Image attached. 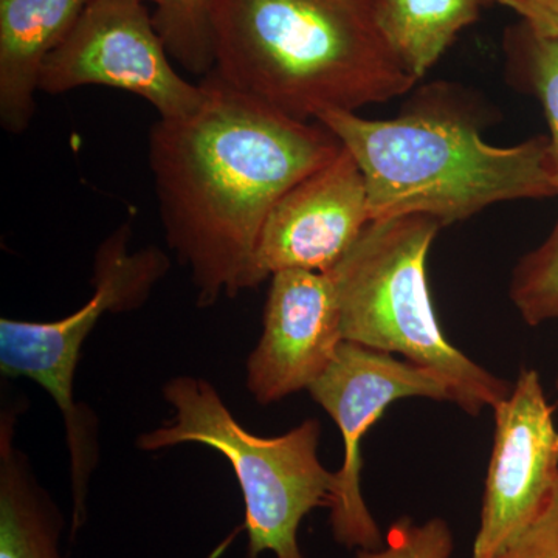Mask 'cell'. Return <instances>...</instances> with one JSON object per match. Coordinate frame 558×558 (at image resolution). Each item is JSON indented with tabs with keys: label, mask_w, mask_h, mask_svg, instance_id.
Masks as SVG:
<instances>
[{
	"label": "cell",
	"mask_w": 558,
	"mask_h": 558,
	"mask_svg": "<svg viewBox=\"0 0 558 558\" xmlns=\"http://www.w3.org/2000/svg\"><path fill=\"white\" fill-rule=\"evenodd\" d=\"M204 101L149 134V167L168 245L191 271L197 306L259 288L255 258L271 208L343 146L209 72Z\"/></svg>",
	"instance_id": "cell-1"
},
{
	"label": "cell",
	"mask_w": 558,
	"mask_h": 558,
	"mask_svg": "<svg viewBox=\"0 0 558 558\" xmlns=\"http://www.w3.org/2000/svg\"><path fill=\"white\" fill-rule=\"evenodd\" d=\"M211 72L303 121L355 112L417 83L384 39L374 0H215Z\"/></svg>",
	"instance_id": "cell-2"
},
{
	"label": "cell",
	"mask_w": 558,
	"mask_h": 558,
	"mask_svg": "<svg viewBox=\"0 0 558 558\" xmlns=\"http://www.w3.org/2000/svg\"><path fill=\"white\" fill-rule=\"evenodd\" d=\"M357 161L371 220L428 216L461 222L501 202L558 194L549 137L494 146L475 121L442 106H414L396 119L326 110L317 117Z\"/></svg>",
	"instance_id": "cell-3"
},
{
	"label": "cell",
	"mask_w": 558,
	"mask_h": 558,
	"mask_svg": "<svg viewBox=\"0 0 558 558\" xmlns=\"http://www.w3.org/2000/svg\"><path fill=\"white\" fill-rule=\"evenodd\" d=\"M442 226L428 216L371 220L328 271L344 341L400 355L449 385L470 416L494 410L510 381L473 362L440 328L427 281V258Z\"/></svg>",
	"instance_id": "cell-4"
},
{
	"label": "cell",
	"mask_w": 558,
	"mask_h": 558,
	"mask_svg": "<svg viewBox=\"0 0 558 558\" xmlns=\"http://www.w3.org/2000/svg\"><path fill=\"white\" fill-rule=\"evenodd\" d=\"M174 416L143 433L137 449L157 451L201 444L230 462L244 498L247 557L306 558L299 543L303 520L328 508L336 472L319 461L322 424L306 418L284 435H253L234 418L218 389L208 380L179 376L163 385Z\"/></svg>",
	"instance_id": "cell-5"
},
{
	"label": "cell",
	"mask_w": 558,
	"mask_h": 558,
	"mask_svg": "<svg viewBox=\"0 0 558 558\" xmlns=\"http://www.w3.org/2000/svg\"><path fill=\"white\" fill-rule=\"evenodd\" d=\"M131 238L130 223H123L101 242L92 270L94 293L78 311L57 322L0 319V373L7 379L25 377L38 384L49 392L64 418L72 538L86 524L90 478L100 459L97 418L73 395L81 351L105 315L140 310L171 266L163 250L131 252Z\"/></svg>",
	"instance_id": "cell-6"
},
{
	"label": "cell",
	"mask_w": 558,
	"mask_h": 558,
	"mask_svg": "<svg viewBox=\"0 0 558 558\" xmlns=\"http://www.w3.org/2000/svg\"><path fill=\"white\" fill-rule=\"evenodd\" d=\"M307 391L336 422L343 438V464L328 505L332 537L347 549L384 548L387 535L362 494V440L389 405L402 399L453 403L449 385L432 371L362 344L343 341Z\"/></svg>",
	"instance_id": "cell-7"
},
{
	"label": "cell",
	"mask_w": 558,
	"mask_h": 558,
	"mask_svg": "<svg viewBox=\"0 0 558 558\" xmlns=\"http://www.w3.org/2000/svg\"><path fill=\"white\" fill-rule=\"evenodd\" d=\"M102 86L137 95L174 120L196 112L204 87L172 68L143 0H92L68 39L47 58L39 92L65 94Z\"/></svg>",
	"instance_id": "cell-8"
},
{
	"label": "cell",
	"mask_w": 558,
	"mask_h": 558,
	"mask_svg": "<svg viewBox=\"0 0 558 558\" xmlns=\"http://www.w3.org/2000/svg\"><path fill=\"white\" fill-rule=\"evenodd\" d=\"M480 527L472 558H495L546 509L558 486V428L535 369H521L494 409Z\"/></svg>",
	"instance_id": "cell-9"
},
{
	"label": "cell",
	"mask_w": 558,
	"mask_h": 558,
	"mask_svg": "<svg viewBox=\"0 0 558 558\" xmlns=\"http://www.w3.org/2000/svg\"><path fill=\"white\" fill-rule=\"evenodd\" d=\"M369 222L365 179L354 157L341 148L271 208L256 248L259 286L281 270L328 274Z\"/></svg>",
	"instance_id": "cell-10"
},
{
	"label": "cell",
	"mask_w": 558,
	"mask_h": 558,
	"mask_svg": "<svg viewBox=\"0 0 558 558\" xmlns=\"http://www.w3.org/2000/svg\"><path fill=\"white\" fill-rule=\"evenodd\" d=\"M343 341L329 275L277 271L270 277L263 336L247 360L250 395L260 405H270L310 389Z\"/></svg>",
	"instance_id": "cell-11"
},
{
	"label": "cell",
	"mask_w": 558,
	"mask_h": 558,
	"mask_svg": "<svg viewBox=\"0 0 558 558\" xmlns=\"http://www.w3.org/2000/svg\"><path fill=\"white\" fill-rule=\"evenodd\" d=\"M92 0H0V124L31 126L40 73Z\"/></svg>",
	"instance_id": "cell-12"
},
{
	"label": "cell",
	"mask_w": 558,
	"mask_h": 558,
	"mask_svg": "<svg viewBox=\"0 0 558 558\" xmlns=\"http://www.w3.org/2000/svg\"><path fill=\"white\" fill-rule=\"evenodd\" d=\"M21 410L7 402L0 411V558H69L61 548L64 513L16 447Z\"/></svg>",
	"instance_id": "cell-13"
},
{
	"label": "cell",
	"mask_w": 558,
	"mask_h": 558,
	"mask_svg": "<svg viewBox=\"0 0 558 558\" xmlns=\"http://www.w3.org/2000/svg\"><path fill=\"white\" fill-rule=\"evenodd\" d=\"M481 0H374L377 27L402 68L418 81L459 33L478 20Z\"/></svg>",
	"instance_id": "cell-14"
},
{
	"label": "cell",
	"mask_w": 558,
	"mask_h": 558,
	"mask_svg": "<svg viewBox=\"0 0 558 558\" xmlns=\"http://www.w3.org/2000/svg\"><path fill=\"white\" fill-rule=\"evenodd\" d=\"M156 5L153 20L168 53L183 68L207 76L215 68L211 9L215 0H143Z\"/></svg>",
	"instance_id": "cell-15"
},
{
	"label": "cell",
	"mask_w": 558,
	"mask_h": 558,
	"mask_svg": "<svg viewBox=\"0 0 558 558\" xmlns=\"http://www.w3.org/2000/svg\"><path fill=\"white\" fill-rule=\"evenodd\" d=\"M509 295L529 326L558 319V220L549 236L517 264Z\"/></svg>",
	"instance_id": "cell-16"
},
{
	"label": "cell",
	"mask_w": 558,
	"mask_h": 558,
	"mask_svg": "<svg viewBox=\"0 0 558 558\" xmlns=\"http://www.w3.org/2000/svg\"><path fill=\"white\" fill-rule=\"evenodd\" d=\"M513 62L545 110L558 189V39L538 35L523 24L513 38Z\"/></svg>",
	"instance_id": "cell-17"
},
{
	"label": "cell",
	"mask_w": 558,
	"mask_h": 558,
	"mask_svg": "<svg viewBox=\"0 0 558 558\" xmlns=\"http://www.w3.org/2000/svg\"><path fill=\"white\" fill-rule=\"evenodd\" d=\"M453 550V532L446 520L414 523L402 517L389 526L384 548L360 549L354 558H451Z\"/></svg>",
	"instance_id": "cell-18"
},
{
	"label": "cell",
	"mask_w": 558,
	"mask_h": 558,
	"mask_svg": "<svg viewBox=\"0 0 558 558\" xmlns=\"http://www.w3.org/2000/svg\"><path fill=\"white\" fill-rule=\"evenodd\" d=\"M495 558H558V486L534 523Z\"/></svg>",
	"instance_id": "cell-19"
},
{
	"label": "cell",
	"mask_w": 558,
	"mask_h": 558,
	"mask_svg": "<svg viewBox=\"0 0 558 558\" xmlns=\"http://www.w3.org/2000/svg\"><path fill=\"white\" fill-rule=\"evenodd\" d=\"M497 3L519 14L531 31L558 39V0H498Z\"/></svg>",
	"instance_id": "cell-20"
},
{
	"label": "cell",
	"mask_w": 558,
	"mask_h": 558,
	"mask_svg": "<svg viewBox=\"0 0 558 558\" xmlns=\"http://www.w3.org/2000/svg\"><path fill=\"white\" fill-rule=\"evenodd\" d=\"M483 3L498 2V0H481Z\"/></svg>",
	"instance_id": "cell-21"
},
{
	"label": "cell",
	"mask_w": 558,
	"mask_h": 558,
	"mask_svg": "<svg viewBox=\"0 0 558 558\" xmlns=\"http://www.w3.org/2000/svg\"><path fill=\"white\" fill-rule=\"evenodd\" d=\"M556 389H557V396H558V373H557V379H556Z\"/></svg>",
	"instance_id": "cell-22"
}]
</instances>
